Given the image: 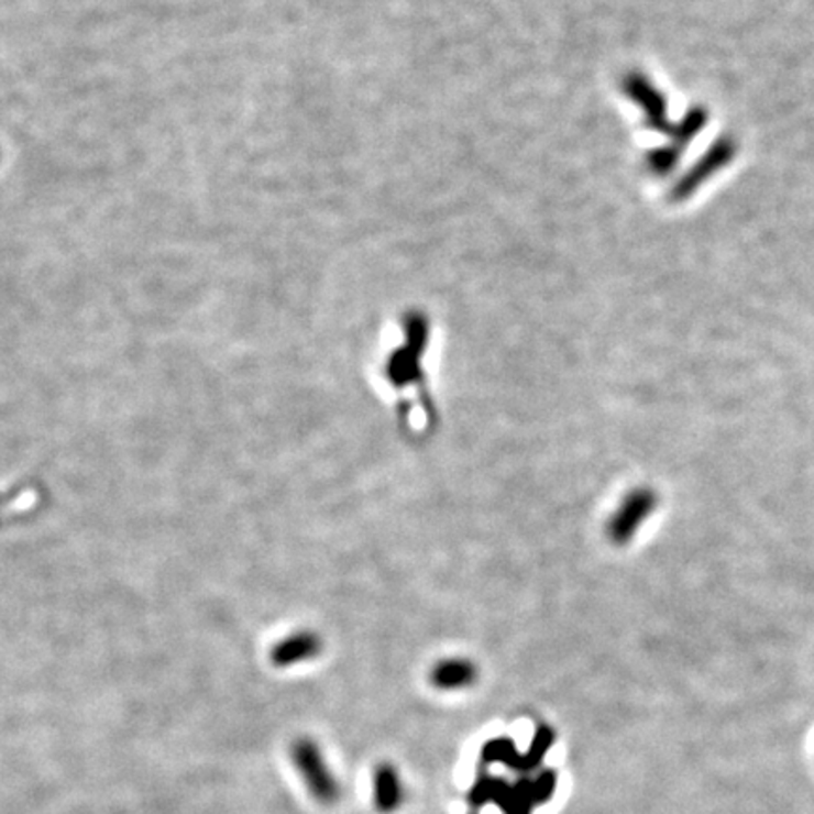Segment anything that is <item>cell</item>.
<instances>
[{"mask_svg": "<svg viewBox=\"0 0 814 814\" xmlns=\"http://www.w3.org/2000/svg\"><path fill=\"white\" fill-rule=\"evenodd\" d=\"M290 760L309 795L322 807H332L342 798V784L330 769L321 745L311 737H298L290 745Z\"/></svg>", "mask_w": 814, "mask_h": 814, "instance_id": "1", "label": "cell"}, {"mask_svg": "<svg viewBox=\"0 0 814 814\" xmlns=\"http://www.w3.org/2000/svg\"><path fill=\"white\" fill-rule=\"evenodd\" d=\"M319 649H321L319 639L304 634V636L293 637L289 641H285L282 647H277L276 652H274V662L277 666H293V663L300 662V660L316 657Z\"/></svg>", "mask_w": 814, "mask_h": 814, "instance_id": "5", "label": "cell"}, {"mask_svg": "<svg viewBox=\"0 0 814 814\" xmlns=\"http://www.w3.org/2000/svg\"><path fill=\"white\" fill-rule=\"evenodd\" d=\"M374 805L382 813H395L406 800V789L400 773L393 763H380L372 777Z\"/></svg>", "mask_w": 814, "mask_h": 814, "instance_id": "3", "label": "cell"}, {"mask_svg": "<svg viewBox=\"0 0 814 814\" xmlns=\"http://www.w3.org/2000/svg\"><path fill=\"white\" fill-rule=\"evenodd\" d=\"M480 671L466 658H446L433 666L430 683L438 690H462L477 681Z\"/></svg>", "mask_w": 814, "mask_h": 814, "instance_id": "4", "label": "cell"}, {"mask_svg": "<svg viewBox=\"0 0 814 814\" xmlns=\"http://www.w3.org/2000/svg\"><path fill=\"white\" fill-rule=\"evenodd\" d=\"M419 351L415 349L406 348L391 356L388 361V380L395 383L396 387H406L409 383H414L419 375Z\"/></svg>", "mask_w": 814, "mask_h": 814, "instance_id": "6", "label": "cell"}, {"mask_svg": "<svg viewBox=\"0 0 814 814\" xmlns=\"http://www.w3.org/2000/svg\"><path fill=\"white\" fill-rule=\"evenodd\" d=\"M657 507L658 494L652 488L639 486L636 491L626 494L623 504L618 506L607 525V536L610 541L617 546H626L628 541L636 538L639 528L652 513L657 512Z\"/></svg>", "mask_w": 814, "mask_h": 814, "instance_id": "2", "label": "cell"}]
</instances>
